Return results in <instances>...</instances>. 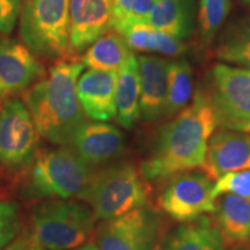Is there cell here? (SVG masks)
<instances>
[{
    "label": "cell",
    "mask_w": 250,
    "mask_h": 250,
    "mask_svg": "<svg viewBox=\"0 0 250 250\" xmlns=\"http://www.w3.org/2000/svg\"><path fill=\"white\" fill-rule=\"evenodd\" d=\"M160 233L158 214L147 205L102 220L95 232L100 250H153Z\"/></svg>",
    "instance_id": "obj_9"
},
{
    "label": "cell",
    "mask_w": 250,
    "mask_h": 250,
    "mask_svg": "<svg viewBox=\"0 0 250 250\" xmlns=\"http://www.w3.org/2000/svg\"><path fill=\"white\" fill-rule=\"evenodd\" d=\"M73 250H100L98 246L95 245H86V246H80L78 248H74Z\"/></svg>",
    "instance_id": "obj_31"
},
{
    "label": "cell",
    "mask_w": 250,
    "mask_h": 250,
    "mask_svg": "<svg viewBox=\"0 0 250 250\" xmlns=\"http://www.w3.org/2000/svg\"><path fill=\"white\" fill-rule=\"evenodd\" d=\"M125 138L114 125L104 122H83L72 139V149L88 166L114 160L124 149Z\"/></svg>",
    "instance_id": "obj_14"
},
{
    "label": "cell",
    "mask_w": 250,
    "mask_h": 250,
    "mask_svg": "<svg viewBox=\"0 0 250 250\" xmlns=\"http://www.w3.org/2000/svg\"><path fill=\"white\" fill-rule=\"evenodd\" d=\"M111 29L124 37L131 50L140 52H158L167 56H179L187 50L182 41L174 39L155 29L146 21H129L114 24Z\"/></svg>",
    "instance_id": "obj_18"
},
{
    "label": "cell",
    "mask_w": 250,
    "mask_h": 250,
    "mask_svg": "<svg viewBox=\"0 0 250 250\" xmlns=\"http://www.w3.org/2000/svg\"><path fill=\"white\" fill-rule=\"evenodd\" d=\"M28 250H46V249L43 248L42 246L37 245V243H30V246H29V248H28Z\"/></svg>",
    "instance_id": "obj_32"
},
{
    "label": "cell",
    "mask_w": 250,
    "mask_h": 250,
    "mask_svg": "<svg viewBox=\"0 0 250 250\" xmlns=\"http://www.w3.org/2000/svg\"><path fill=\"white\" fill-rule=\"evenodd\" d=\"M193 95V72L187 62H174L169 65L168 94L164 117H174L189 104Z\"/></svg>",
    "instance_id": "obj_23"
},
{
    "label": "cell",
    "mask_w": 250,
    "mask_h": 250,
    "mask_svg": "<svg viewBox=\"0 0 250 250\" xmlns=\"http://www.w3.org/2000/svg\"><path fill=\"white\" fill-rule=\"evenodd\" d=\"M199 168L212 181L228 173L250 169V134L230 130L212 134Z\"/></svg>",
    "instance_id": "obj_13"
},
{
    "label": "cell",
    "mask_w": 250,
    "mask_h": 250,
    "mask_svg": "<svg viewBox=\"0 0 250 250\" xmlns=\"http://www.w3.org/2000/svg\"><path fill=\"white\" fill-rule=\"evenodd\" d=\"M116 108L118 123L125 129H131L140 117L139 66L133 54L117 71Z\"/></svg>",
    "instance_id": "obj_19"
},
{
    "label": "cell",
    "mask_w": 250,
    "mask_h": 250,
    "mask_svg": "<svg viewBox=\"0 0 250 250\" xmlns=\"http://www.w3.org/2000/svg\"><path fill=\"white\" fill-rule=\"evenodd\" d=\"M93 174L90 166L72 148L44 149L31 164L24 190L31 198H83Z\"/></svg>",
    "instance_id": "obj_3"
},
{
    "label": "cell",
    "mask_w": 250,
    "mask_h": 250,
    "mask_svg": "<svg viewBox=\"0 0 250 250\" xmlns=\"http://www.w3.org/2000/svg\"><path fill=\"white\" fill-rule=\"evenodd\" d=\"M147 197L148 187L142 171L123 162L94 173L83 198L98 220H109L147 205Z\"/></svg>",
    "instance_id": "obj_6"
},
{
    "label": "cell",
    "mask_w": 250,
    "mask_h": 250,
    "mask_svg": "<svg viewBox=\"0 0 250 250\" xmlns=\"http://www.w3.org/2000/svg\"><path fill=\"white\" fill-rule=\"evenodd\" d=\"M146 22L174 39H187L192 30L188 0H156Z\"/></svg>",
    "instance_id": "obj_22"
},
{
    "label": "cell",
    "mask_w": 250,
    "mask_h": 250,
    "mask_svg": "<svg viewBox=\"0 0 250 250\" xmlns=\"http://www.w3.org/2000/svg\"><path fill=\"white\" fill-rule=\"evenodd\" d=\"M155 1L156 0H112V26L129 21H146Z\"/></svg>",
    "instance_id": "obj_26"
},
{
    "label": "cell",
    "mask_w": 250,
    "mask_h": 250,
    "mask_svg": "<svg viewBox=\"0 0 250 250\" xmlns=\"http://www.w3.org/2000/svg\"><path fill=\"white\" fill-rule=\"evenodd\" d=\"M30 240L26 239V237H19V239L14 240L13 242L9 243V245L2 250H28L30 246Z\"/></svg>",
    "instance_id": "obj_30"
},
{
    "label": "cell",
    "mask_w": 250,
    "mask_h": 250,
    "mask_svg": "<svg viewBox=\"0 0 250 250\" xmlns=\"http://www.w3.org/2000/svg\"><path fill=\"white\" fill-rule=\"evenodd\" d=\"M230 11V0H201L198 22L203 43H210Z\"/></svg>",
    "instance_id": "obj_25"
},
{
    "label": "cell",
    "mask_w": 250,
    "mask_h": 250,
    "mask_svg": "<svg viewBox=\"0 0 250 250\" xmlns=\"http://www.w3.org/2000/svg\"><path fill=\"white\" fill-rule=\"evenodd\" d=\"M71 0H23L19 31L37 57L58 61L68 56Z\"/></svg>",
    "instance_id": "obj_5"
},
{
    "label": "cell",
    "mask_w": 250,
    "mask_h": 250,
    "mask_svg": "<svg viewBox=\"0 0 250 250\" xmlns=\"http://www.w3.org/2000/svg\"><path fill=\"white\" fill-rule=\"evenodd\" d=\"M213 195L215 199L221 195H235L250 198V169L228 173L217 180Z\"/></svg>",
    "instance_id": "obj_28"
},
{
    "label": "cell",
    "mask_w": 250,
    "mask_h": 250,
    "mask_svg": "<svg viewBox=\"0 0 250 250\" xmlns=\"http://www.w3.org/2000/svg\"><path fill=\"white\" fill-rule=\"evenodd\" d=\"M85 68L78 56L58 59L23 95L40 136L54 145H71L86 122L77 92L78 79Z\"/></svg>",
    "instance_id": "obj_2"
},
{
    "label": "cell",
    "mask_w": 250,
    "mask_h": 250,
    "mask_svg": "<svg viewBox=\"0 0 250 250\" xmlns=\"http://www.w3.org/2000/svg\"><path fill=\"white\" fill-rule=\"evenodd\" d=\"M21 228L20 208L15 202L0 201V250L15 240Z\"/></svg>",
    "instance_id": "obj_27"
},
{
    "label": "cell",
    "mask_w": 250,
    "mask_h": 250,
    "mask_svg": "<svg viewBox=\"0 0 250 250\" xmlns=\"http://www.w3.org/2000/svg\"><path fill=\"white\" fill-rule=\"evenodd\" d=\"M218 121L206 90H197L190 104L165 124L151 154L140 167L146 181L170 180L201 167Z\"/></svg>",
    "instance_id": "obj_1"
},
{
    "label": "cell",
    "mask_w": 250,
    "mask_h": 250,
    "mask_svg": "<svg viewBox=\"0 0 250 250\" xmlns=\"http://www.w3.org/2000/svg\"><path fill=\"white\" fill-rule=\"evenodd\" d=\"M132 54L124 37L110 29L86 50L81 61L88 70L118 71Z\"/></svg>",
    "instance_id": "obj_21"
},
{
    "label": "cell",
    "mask_w": 250,
    "mask_h": 250,
    "mask_svg": "<svg viewBox=\"0 0 250 250\" xmlns=\"http://www.w3.org/2000/svg\"><path fill=\"white\" fill-rule=\"evenodd\" d=\"M213 181L204 174L183 173L171 177L160 197V206L177 221H191L214 211Z\"/></svg>",
    "instance_id": "obj_10"
},
{
    "label": "cell",
    "mask_w": 250,
    "mask_h": 250,
    "mask_svg": "<svg viewBox=\"0 0 250 250\" xmlns=\"http://www.w3.org/2000/svg\"><path fill=\"white\" fill-rule=\"evenodd\" d=\"M215 57L250 70V24L237 27L225 37L215 50Z\"/></svg>",
    "instance_id": "obj_24"
},
{
    "label": "cell",
    "mask_w": 250,
    "mask_h": 250,
    "mask_svg": "<svg viewBox=\"0 0 250 250\" xmlns=\"http://www.w3.org/2000/svg\"><path fill=\"white\" fill-rule=\"evenodd\" d=\"M137 61L140 77V117L145 122H155L164 117L170 62L149 55L138 56Z\"/></svg>",
    "instance_id": "obj_16"
},
{
    "label": "cell",
    "mask_w": 250,
    "mask_h": 250,
    "mask_svg": "<svg viewBox=\"0 0 250 250\" xmlns=\"http://www.w3.org/2000/svg\"><path fill=\"white\" fill-rule=\"evenodd\" d=\"M214 223L228 247L250 243V198L221 195L215 199Z\"/></svg>",
    "instance_id": "obj_17"
},
{
    "label": "cell",
    "mask_w": 250,
    "mask_h": 250,
    "mask_svg": "<svg viewBox=\"0 0 250 250\" xmlns=\"http://www.w3.org/2000/svg\"><path fill=\"white\" fill-rule=\"evenodd\" d=\"M96 220L89 206L71 199L40 203L30 214V242L46 250H70L83 246Z\"/></svg>",
    "instance_id": "obj_4"
},
{
    "label": "cell",
    "mask_w": 250,
    "mask_h": 250,
    "mask_svg": "<svg viewBox=\"0 0 250 250\" xmlns=\"http://www.w3.org/2000/svg\"><path fill=\"white\" fill-rule=\"evenodd\" d=\"M39 131L26 103L9 99L0 108V167L22 170L35 160Z\"/></svg>",
    "instance_id": "obj_8"
},
{
    "label": "cell",
    "mask_w": 250,
    "mask_h": 250,
    "mask_svg": "<svg viewBox=\"0 0 250 250\" xmlns=\"http://www.w3.org/2000/svg\"><path fill=\"white\" fill-rule=\"evenodd\" d=\"M208 99L218 126L250 134V70L217 64L208 73Z\"/></svg>",
    "instance_id": "obj_7"
},
{
    "label": "cell",
    "mask_w": 250,
    "mask_h": 250,
    "mask_svg": "<svg viewBox=\"0 0 250 250\" xmlns=\"http://www.w3.org/2000/svg\"><path fill=\"white\" fill-rule=\"evenodd\" d=\"M224 247L217 225L211 218L202 215L177 228L165 250H224Z\"/></svg>",
    "instance_id": "obj_20"
},
{
    "label": "cell",
    "mask_w": 250,
    "mask_h": 250,
    "mask_svg": "<svg viewBox=\"0 0 250 250\" xmlns=\"http://www.w3.org/2000/svg\"><path fill=\"white\" fill-rule=\"evenodd\" d=\"M68 55L78 56L112 26V0H71Z\"/></svg>",
    "instance_id": "obj_12"
},
{
    "label": "cell",
    "mask_w": 250,
    "mask_h": 250,
    "mask_svg": "<svg viewBox=\"0 0 250 250\" xmlns=\"http://www.w3.org/2000/svg\"><path fill=\"white\" fill-rule=\"evenodd\" d=\"M45 72L40 57L24 43L0 36V98L26 94Z\"/></svg>",
    "instance_id": "obj_11"
},
{
    "label": "cell",
    "mask_w": 250,
    "mask_h": 250,
    "mask_svg": "<svg viewBox=\"0 0 250 250\" xmlns=\"http://www.w3.org/2000/svg\"><path fill=\"white\" fill-rule=\"evenodd\" d=\"M247 1H248V2H249V4H250V0H247Z\"/></svg>",
    "instance_id": "obj_33"
},
{
    "label": "cell",
    "mask_w": 250,
    "mask_h": 250,
    "mask_svg": "<svg viewBox=\"0 0 250 250\" xmlns=\"http://www.w3.org/2000/svg\"><path fill=\"white\" fill-rule=\"evenodd\" d=\"M23 0H0V36L11 34L20 19Z\"/></svg>",
    "instance_id": "obj_29"
},
{
    "label": "cell",
    "mask_w": 250,
    "mask_h": 250,
    "mask_svg": "<svg viewBox=\"0 0 250 250\" xmlns=\"http://www.w3.org/2000/svg\"><path fill=\"white\" fill-rule=\"evenodd\" d=\"M117 71L87 70L77 83V92L83 114L90 120L107 122L117 116Z\"/></svg>",
    "instance_id": "obj_15"
}]
</instances>
